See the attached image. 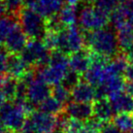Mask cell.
<instances>
[{"instance_id":"10","label":"cell","mask_w":133,"mask_h":133,"mask_svg":"<svg viewBox=\"0 0 133 133\" xmlns=\"http://www.w3.org/2000/svg\"><path fill=\"white\" fill-rule=\"evenodd\" d=\"M27 39L28 37L26 36V34L23 32L19 24L17 23L6 38L3 46L9 54L19 55L28 43Z\"/></svg>"},{"instance_id":"26","label":"cell","mask_w":133,"mask_h":133,"mask_svg":"<svg viewBox=\"0 0 133 133\" xmlns=\"http://www.w3.org/2000/svg\"><path fill=\"white\" fill-rule=\"evenodd\" d=\"M122 0H94L93 6L100 11L110 15L112 12L116 10L121 5Z\"/></svg>"},{"instance_id":"13","label":"cell","mask_w":133,"mask_h":133,"mask_svg":"<svg viewBox=\"0 0 133 133\" xmlns=\"http://www.w3.org/2000/svg\"><path fill=\"white\" fill-rule=\"evenodd\" d=\"M71 97L76 102L92 103L96 100V88L85 80L81 81L71 90Z\"/></svg>"},{"instance_id":"14","label":"cell","mask_w":133,"mask_h":133,"mask_svg":"<svg viewBox=\"0 0 133 133\" xmlns=\"http://www.w3.org/2000/svg\"><path fill=\"white\" fill-rule=\"evenodd\" d=\"M29 69L30 66L22 59L19 55L9 54L6 64V74L17 79H21Z\"/></svg>"},{"instance_id":"28","label":"cell","mask_w":133,"mask_h":133,"mask_svg":"<svg viewBox=\"0 0 133 133\" xmlns=\"http://www.w3.org/2000/svg\"><path fill=\"white\" fill-rule=\"evenodd\" d=\"M81 81H82L81 75H79L78 73H76V72L69 69V71H68L67 74L65 75V77H64L61 84H62L66 89H69V90H72Z\"/></svg>"},{"instance_id":"17","label":"cell","mask_w":133,"mask_h":133,"mask_svg":"<svg viewBox=\"0 0 133 133\" xmlns=\"http://www.w3.org/2000/svg\"><path fill=\"white\" fill-rule=\"evenodd\" d=\"M109 98L116 114L133 113V96L129 95L125 91L115 93Z\"/></svg>"},{"instance_id":"24","label":"cell","mask_w":133,"mask_h":133,"mask_svg":"<svg viewBox=\"0 0 133 133\" xmlns=\"http://www.w3.org/2000/svg\"><path fill=\"white\" fill-rule=\"evenodd\" d=\"M16 24L17 22L15 17L13 16L8 15L3 18H0V46L4 45L6 38Z\"/></svg>"},{"instance_id":"7","label":"cell","mask_w":133,"mask_h":133,"mask_svg":"<svg viewBox=\"0 0 133 133\" xmlns=\"http://www.w3.org/2000/svg\"><path fill=\"white\" fill-rule=\"evenodd\" d=\"M57 130V117L55 115L35 110L28 115L22 131L35 133H54Z\"/></svg>"},{"instance_id":"23","label":"cell","mask_w":133,"mask_h":133,"mask_svg":"<svg viewBox=\"0 0 133 133\" xmlns=\"http://www.w3.org/2000/svg\"><path fill=\"white\" fill-rule=\"evenodd\" d=\"M64 107L65 106L62 103H60L58 100H56L54 96L48 97L38 106L39 110L45 113H48V114L55 115V116L61 114L64 111Z\"/></svg>"},{"instance_id":"21","label":"cell","mask_w":133,"mask_h":133,"mask_svg":"<svg viewBox=\"0 0 133 133\" xmlns=\"http://www.w3.org/2000/svg\"><path fill=\"white\" fill-rule=\"evenodd\" d=\"M109 23L117 30L128 24V14L122 5H119L109 15Z\"/></svg>"},{"instance_id":"25","label":"cell","mask_w":133,"mask_h":133,"mask_svg":"<svg viewBox=\"0 0 133 133\" xmlns=\"http://www.w3.org/2000/svg\"><path fill=\"white\" fill-rule=\"evenodd\" d=\"M52 96H54L56 100H58L60 103H62L64 106L70 102L71 90L66 89L62 84L54 85L52 89Z\"/></svg>"},{"instance_id":"32","label":"cell","mask_w":133,"mask_h":133,"mask_svg":"<svg viewBox=\"0 0 133 133\" xmlns=\"http://www.w3.org/2000/svg\"><path fill=\"white\" fill-rule=\"evenodd\" d=\"M124 77H125L126 81L133 82V64H129L128 65V68L126 70Z\"/></svg>"},{"instance_id":"4","label":"cell","mask_w":133,"mask_h":133,"mask_svg":"<svg viewBox=\"0 0 133 133\" xmlns=\"http://www.w3.org/2000/svg\"><path fill=\"white\" fill-rule=\"evenodd\" d=\"M85 46V31L77 24L64 27L58 31L57 50L70 56L84 49Z\"/></svg>"},{"instance_id":"1","label":"cell","mask_w":133,"mask_h":133,"mask_svg":"<svg viewBox=\"0 0 133 133\" xmlns=\"http://www.w3.org/2000/svg\"><path fill=\"white\" fill-rule=\"evenodd\" d=\"M85 46L93 54L111 58L121 52L118 35L111 25L85 32Z\"/></svg>"},{"instance_id":"20","label":"cell","mask_w":133,"mask_h":133,"mask_svg":"<svg viewBox=\"0 0 133 133\" xmlns=\"http://www.w3.org/2000/svg\"><path fill=\"white\" fill-rule=\"evenodd\" d=\"M77 6L65 4V5L61 8V10L59 11L58 14H57V17H58L59 21H60L61 24H62L64 27L76 24V22H78L79 14H78Z\"/></svg>"},{"instance_id":"6","label":"cell","mask_w":133,"mask_h":133,"mask_svg":"<svg viewBox=\"0 0 133 133\" xmlns=\"http://www.w3.org/2000/svg\"><path fill=\"white\" fill-rule=\"evenodd\" d=\"M51 52L42 40L31 39L19 56L30 67L40 69L50 63Z\"/></svg>"},{"instance_id":"8","label":"cell","mask_w":133,"mask_h":133,"mask_svg":"<svg viewBox=\"0 0 133 133\" xmlns=\"http://www.w3.org/2000/svg\"><path fill=\"white\" fill-rule=\"evenodd\" d=\"M78 22L79 26L84 31H94L109 24V15L100 11L93 5L84 6L79 13Z\"/></svg>"},{"instance_id":"27","label":"cell","mask_w":133,"mask_h":133,"mask_svg":"<svg viewBox=\"0 0 133 133\" xmlns=\"http://www.w3.org/2000/svg\"><path fill=\"white\" fill-rule=\"evenodd\" d=\"M6 6L8 15L18 18L19 14L23 8V1L22 0H2Z\"/></svg>"},{"instance_id":"15","label":"cell","mask_w":133,"mask_h":133,"mask_svg":"<svg viewBox=\"0 0 133 133\" xmlns=\"http://www.w3.org/2000/svg\"><path fill=\"white\" fill-rule=\"evenodd\" d=\"M63 3V0H36L32 8L47 19L52 16L57 15L64 6Z\"/></svg>"},{"instance_id":"39","label":"cell","mask_w":133,"mask_h":133,"mask_svg":"<svg viewBox=\"0 0 133 133\" xmlns=\"http://www.w3.org/2000/svg\"><path fill=\"white\" fill-rule=\"evenodd\" d=\"M22 1H23V4L26 7H32L34 3L36 2V0H22Z\"/></svg>"},{"instance_id":"40","label":"cell","mask_w":133,"mask_h":133,"mask_svg":"<svg viewBox=\"0 0 133 133\" xmlns=\"http://www.w3.org/2000/svg\"><path fill=\"white\" fill-rule=\"evenodd\" d=\"M7 127L5 126V124H4V122L1 121V118H0V133H5L6 131H7Z\"/></svg>"},{"instance_id":"33","label":"cell","mask_w":133,"mask_h":133,"mask_svg":"<svg viewBox=\"0 0 133 133\" xmlns=\"http://www.w3.org/2000/svg\"><path fill=\"white\" fill-rule=\"evenodd\" d=\"M79 133H98L96 130H94L92 127H90L89 124H87L85 122H84V126L81 129V131Z\"/></svg>"},{"instance_id":"16","label":"cell","mask_w":133,"mask_h":133,"mask_svg":"<svg viewBox=\"0 0 133 133\" xmlns=\"http://www.w3.org/2000/svg\"><path fill=\"white\" fill-rule=\"evenodd\" d=\"M93 108V117L102 122H109L115 117L114 109L112 107V104L108 98H100L96 99L92 103Z\"/></svg>"},{"instance_id":"41","label":"cell","mask_w":133,"mask_h":133,"mask_svg":"<svg viewBox=\"0 0 133 133\" xmlns=\"http://www.w3.org/2000/svg\"><path fill=\"white\" fill-rule=\"evenodd\" d=\"M128 24L133 28V12L128 14Z\"/></svg>"},{"instance_id":"34","label":"cell","mask_w":133,"mask_h":133,"mask_svg":"<svg viewBox=\"0 0 133 133\" xmlns=\"http://www.w3.org/2000/svg\"><path fill=\"white\" fill-rule=\"evenodd\" d=\"M124 91H125L126 93H128L129 95L133 96V82H129V81L126 82Z\"/></svg>"},{"instance_id":"9","label":"cell","mask_w":133,"mask_h":133,"mask_svg":"<svg viewBox=\"0 0 133 133\" xmlns=\"http://www.w3.org/2000/svg\"><path fill=\"white\" fill-rule=\"evenodd\" d=\"M52 94V88L51 85L44 82L42 79L37 77L27 85V92H26V99L32 103L37 108L44 100L50 97Z\"/></svg>"},{"instance_id":"44","label":"cell","mask_w":133,"mask_h":133,"mask_svg":"<svg viewBox=\"0 0 133 133\" xmlns=\"http://www.w3.org/2000/svg\"><path fill=\"white\" fill-rule=\"evenodd\" d=\"M128 133H133V130H131V131H130V132H128Z\"/></svg>"},{"instance_id":"22","label":"cell","mask_w":133,"mask_h":133,"mask_svg":"<svg viewBox=\"0 0 133 133\" xmlns=\"http://www.w3.org/2000/svg\"><path fill=\"white\" fill-rule=\"evenodd\" d=\"M112 122L123 133L133 130V113H118L115 115Z\"/></svg>"},{"instance_id":"3","label":"cell","mask_w":133,"mask_h":133,"mask_svg":"<svg viewBox=\"0 0 133 133\" xmlns=\"http://www.w3.org/2000/svg\"><path fill=\"white\" fill-rule=\"evenodd\" d=\"M18 22L28 39L42 40L47 32L46 19L32 7H23L18 16Z\"/></svg>"},{"instance_id":"12","label":"cell","mask_w":133,"mask_h":133,"mask_svg":"<svg viewBox=\"0 0 133 133\" xmlns=\"http://www.w3.org/2000/svg\"><path fill=\"white\" fill-rule=\"evenodd\" d=\"M91 64V52L87 48L77 52H74L69 56V69L79 75L85 74Z\"/></svg>"},{"instance_id":"31","label":"cell","mask_w":133,"mask_h":133,"mask_svg":"<svg viewBox=\"0 0 133 133\" xmlns=\"http://www.w3.org/2000/svg\"><path fill=\"white\" fill-rule=\"evenodd\" d=\"M100 133H123L122 131L118 129L114 123L110 122H105L100 130Z\"/></svg>"},{"instance_id":"36","label":"cell","mask_w":133,"mask_h":133,"mask_svg":"<svg viewBox=\"0 0 133 133\" xmlns=\"http://www.w3.org/2000/svg\"><path fill=\"white\" fill-rule=\"evenodd\" d=\"M125 56H126L127 60H128V63H129V64H133V50H131V51L128 52H126Z\"/></svg>"},{"instance_id":"42","label":"cell","mask_w":133,"mask_h":133,"mask_svg":"<svg viewBox=\"0 0 133 133\" xmlns=\"http://www.w3.org/2000/svg\"><path fill=\"white\" fill-rule=\"evenodd\" d=\"M19 133H35V132H31V131H22Z\"/></svg>"},{"instance_id":"37","label":"cell","mask_w":133,"mask_h":133,"mask_svg":"<svg viewBox=\"0 0 133 133\" xmlns=\"http://www.w3.org/2000/svg\"><path fill=\"white\" fill-rule=\"evenodd\" d=\"M6 101H7V100H6V98H5V95H4V93H3L2 87H1V85H0V106H1L4 102H6Z\"/></svg>"},{"instance_id":"19","label":"cell","mask_w":133,"mask_h":133,"mask_svg":"<svg viewBox=\"0 0 133 133\" xmlns=\"http://www.w3.org/2000/svg\"><path fill=\"white\" fill-rule=\"evenodd\" d=\"M117 35L121 52L126 54L133 50V28L129 24L118 29Z\"/></svg>"},{"instance_id":"30","label":"cell","mask_w":133,"mask_h":133,"mask_svg":"<svg viewBox=\"0 0 133 133\" xmlns=\"http://www.w3.org/2000/svg\"><path fill=\"white\" fill-rule=\"evenodd\" d=\"M9 56V52L6 51V49L2 48L0 46V75L6 73V64H7V59Z\"/></svg>"},{"instance_id":"35","label":"cell","mask_w":133,"mask_h":133,"mask_svg":"<svg viewBox=\"0 0 133 133\" xmlns=\"http://www.w3.org/2000/svg\"><path fill=\"white\" fill-rule=\"evenodd\" d=\"M8 12L6 9V6L2 0H0V18H3L5 16H8Z\"/></svg>"},{"instance_id":"11","label":"cell","mask_w":133,"mask_h":133,"mask_svg":"<svg viewBox=\"0 0 133 133\" xmlns=\"http://www.w3.org/2000/svg\"><path fill=\"white\" fill-rule=\"evenodd\" d=\"M64 113L69 118L78 119L80 122H85L93 116L92 103H83V102H76L70 101L64 107Z\"/></svg>"},{"instance_id":"43","label":"cell","mask_w":133,"mask_h":133,"mask_svg":"<svg viewBox=\"0 0 133 133\" xmlns=\"http://www.w3.org/2000/svg\"><path fill=\"white\" fill-rule=\"evenodd\" d=\"M54 133H63V132H61V131H60V130H56V132H54Z\"/></svg>"},{"instance_id":"29","label":"cell","mask_w":133,"mask_h":133,"mask_svg":"<svg viewBox=\"0 0 133 133\" xmlns=\"http://www.w3.org/2000/svg\"><path fill=\"white\" fill-rule=\"evenodd\" d=\"M42 41L44 42L46 47L51 51H56L57 50V41H58V32L52 31V30H47V32L43 37Z\"/></svg>"},{"instance_id":"38","label":"cell","mask_w":133,"mask_h":133,"mask_svg":"<svg viewBox=\"0 0 133 133\" xmlns=\"http://www.w3.org/2000/svg\"><path fill=\"white\" fill-rule=\"evenodd\" d=\"M63 2H65L68 5H74V6H77L78 4L81 2V0H63Z\"/></svg>"},{"instance_id":"5","label":"cell","mask_w":133,"mask_h":133,"mask_svg":"<svg viewBox=\"0 0 133 133\" xmlns=\"http://www.w3.org/2000/svg\"><path fill=\"white\" fill-rule=\"evenodd\" d=\"M27 113L15 101H6L0 106V118L8 130L19 133L23 130Z\"/></svg>"},{"instance_id":"2","label":"cell","mask_w":133,"mask_h":133,"mask_svg":"<svg viewBox=\"0 0 133 133\" xmlns=\"http://www.w3.org/2000/svg\"><path fill=\"white\" fill-rule=\"evenodd\" d=\"M69 56L58 50L51 52V60L47 66L40 68L38 77L50 85L61 84L69 68Z\"/></svg>"},{"instance_id":"18","label":"cell","mask_w":133,"mask_h":133,"mask_svg":"<svg viewBox=\"0 0 133 133\" xmlns=\"http://www.w3.org/2000/svg\"><path fill=\"white\" fill-rule=\"evenodd\" d=\"M19 79L14 78L8 74L0 75V85L3 89V93L7 101H14L16 99L18 90Z\"/></svg>"}]
</instances>
